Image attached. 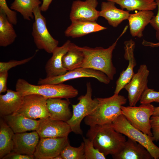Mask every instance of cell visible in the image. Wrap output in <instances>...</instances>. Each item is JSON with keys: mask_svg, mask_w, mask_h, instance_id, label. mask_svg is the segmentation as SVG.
<instances>
[{"mask_svg": "<svg viewBox=\"0 0 159 159\" xmlns=\"http://www.w3.org/2000/svg\"><path fill=\"white\" fill-rule=\"evenodd\" d=\"M147 45L148 46H150L151 47H159V42L155 43L148 42V43Z\"/></svg>", "mask_w": 159, "mask_h": 159, "instance_id": "41", "label": "cell"}, {"mask_svg": "<svg viewBox=\"0 0 159 159\" xmlns=\"http://www.w3.org/2000/svg\"><path fill=\"white\" fill-rule=\"evenodd\" d=\"M53 159H63V158L60 154L56 156Z\"/></svg>", "mask_w": 159, "mask_h": 159, "instance_id": "42", "label": "cell"}, {"mask_svg": "<svg viewBox=\"0 0 159 159\" xmlns=\"http://www.w3.org/2000/svg\"><path fill=\"white\" fill-rule=\"evenodd\" d=\"M8 76V71L0 72V94L6 91L7 82Z\"/></svg>", "mask_w": 159, "mask_h": 159, "instance_id": "37", "label": "cell"}, {"mask_svg": "<svg viewBox=\"0 0 159 159\" xmlns=\"http://www.w3.org/2000/svg\"><path fill=\"white\" fill-rule=\"evenodd\" d=\"M47 99L38 94H32L24 96L23 103L15 113L29 118L36 119L49 117L47 104Z\"/></svg>", "mask_w": 159, "mask_h": 159, "instance_id": "10", "label": "cell"}, {"mask_svg": "<svg viewBox=\"0 0 159 159\" xmlns=\"http://www.w3.org/2000/svg\"><path fill=\"white\" fill-rule=\"evenodd\" d=\"M37 51H36L33 56L21 60H12L6 62H0V72L4 71H8L10 69L13 67L26 64L28 62L34 58L37 53Z\"/></svg>", "mask_w": 159, "mask_h": 159, "instance_id": "33", "label": "cell"}, {"mask_svg": "<svg viewBox=\"0 0 159 159\" xmlns=\"http://www.w3.org/2000/svg\"><path fill=\"white\" fill-rule=\"evenodd\" d=\"M127 28L126 26L116 41L107 48L101 47L92 48L87 46H78L84 55L81 67L101 71L104 73L110 80H113L116 73V69L112 62V52L119 39L125 32Z\"/></svg>", "mask_w": 159, "mask_h": 159, "instance_id": "2", "label": "cell"}, {"mask_svg": "<svg viewBox=\"0 0 159 159\" xmlns=\"http://www.w3.org/2000/svg\"><path fill=\"white\" fill-rule=\"evenodd\" d=\"M84 58L82 52L78 46L72 43L69 49L63 56L62 66L67 71L81 67Z\"/></svg>", "mask_w": 159, "mask_h": 159, "instance_id": "25", "label": "cell"}, {"mask_svg": "<svg viewBox=\"0 0 159 159\" xmlns=\"http://www.w3.org/2000/svg\"><path fill=\"white\" fill-rule=\"evenodd\" d=\"M86 92L85 95L78 98V102L72 105V115L67 122L72 132L76 134L82 135L83 131L80 127L81 122L84 118L91 113L96 108L98 101L97 98H92V89L90 82L86 84Z\"/></svg>", "mask_w": 159, "mask_h": 159, "instance_id": "6", "label": "cell"}, {"mask_svg": "<svg viewBox=\"0 0 159 159\" xmlns=\"http://www.w3.org/2000/svg\"><path fill=\"white\" fill-rule=\"evenodd\" d=\"M47 104L50 119L67 122L71 118L72 112L69 107V99L49 98L47 100Z\"/></svg>", "mask_w": 159, "mask_h": 159, "instance_id": "19", "label": "cell"}, {"mask_svg": "<svg viewBox=\"0 0 159 159\" xmlns=\"http://www.w3.org/2000/svg\"><path fill=\"white\" fill-rule=\"evenodd\" d=\"M40 137L35 130L31 132H26L14 133L13 137V152L21 154L34 155L39 142Z\"/></svg>", "mask_w": 159, "mask_h": 159, "instance_id": "16", "label": "cell"}, {"mask_svg": "<svg viewBox=\"0 0 159 159\" xmlns=\"http://www.w3.org/2000/svg\"><path fill=\"white\" fill-rule=\"evenodd\" d=\"M154 15L152 11H140L137 13L130 14L128 20L131 35L133 37H142L145 26L150 23Z\"/></svg>", "mask_w": 159, "mask_h": 159, "instance_id": "24", "label": "cell"}, {"mask_svg": "<svg viewBox=\"0 0 159 159\" xmlns=\"http://www.w3.org/2000/svg\"><path fill=\"white\" fill-rule=\"evenodd\" d=\"M82 77H92L97 79L100 82L108 84L110 80L104 73L94 69L80 67L67 71L63 74L51 77L40 78L38 85L57 84L63 83L69 80Z\"/></svg>", "mask_w": 159, "mask_h": 159, "instance_id": "9", "label": "cell"}, {"mask_svg": "<svg viewBox=\"0 0 159 159\" xmlns=\"http://www.w3.org/2000/svg\"><path fill=\"white\" fill-rule=\"evenodd\" d=\"M150 122L153 140L158 141L159 140V116H152Z\"/></svg>", "mask_w": 159, "mask_h": 159, "instance_id": "34", "label": "cell"}, {"mask_svg": "<svg viewBox=\"0 0 159 159\" xmlns=\"http://www.w3.org/2000/svg\"><path fill=\"white\" fill-rule=\"evenodd\" d=\"M149 71L145 64L141 65L137 72L124 87L128 93L129 106H135L145 91L148 88V77Z\"/></svg>", "mask_w": 159, "mask_h": 159, "instance_id": "11", "label": "cell"}, {"mask_svg": "<svg viewBox=\"0 0 159 159\" xmlns=\"http://www.w3.org/2000/svg\"><path fill=\"white\" fill-rule=\"evenodd\" d=\"M140 102L141 104H148L155 102L159 103V92L148 88L143 94Z\"/></svg>", "mask_w": 159, "mask_h": 159, "instance_id": "32", "label": "cell"}, {"mask_svg": "<svg viewBox=\"0 0 159 159\" xmlns=\"http://www.w3.org/2000/svg\"><path fill=\"white\" fill-rule=\"evenodd\" d=\"M152 116H159V106L154 107L153 112Z\"/></svg>", "mask_w": 159, "mask_h": 159, "instance_id": "40", "label": "cell"}, {"mask_svg": "<svg viewBox=\"0 0 159 159\" xmlns=\"http://www.w3.org/2000/svg\"><path fill=\"white\" fill-rule=\"evenodd\" d=\"M9 8L6 0H0V9L4 11H6L8 10Z\"/></svg>", "mask_w": 159, "mask_h": 159, "instance_id": "39", "label": "cell"}, {"mask_svg": "<svg viewBox=\"0 0 159 159\" xmlns=\"http://www.w3.org/2000/svg\"><path fill=\"white\" fill-rule=\"evenodd\" d=\"M40 138H56L68 137L72 131L67 122L50 119L49 117L39 119L36 130Z\"/></svg>", "mask_w": 159, "mask_h": 159, "instance_id": "13", "label": "cell"}, {"mask_svg": "<svg viewBox=\"0 0 159 159\" xmlns=\"http://www.w3.org/2000/svg\"><path fill=\"white\" fill-rule=\"evenodd\" d=\"M41 4L39 0H14L10 8L20 13L24 19L29 21L34 18V9Z\"/></svg>", "mask_w": 159, "mask_h": 159, "instance_id": "29", "label": "cell"}, {"mask_svg": "<svg viewBox=\"0 0 159 159\" xmlns=\"http://www.w3.org/2000/svg\"><path fill=\"white\" fill-rule=\"evenodd\" d=\"M15 88L16 90L22 96L36 94L41 95L47 99H69L76 97L78 94V90L71 85L63 83L35 85L21 78L17 80Z\"/></svg>", "mask_w": 159, "mask_h": 159, "instance_id": "4", "label": "cell"}, {"mask_svg": "<svg viewBox=\"0 0 159 159\" xmlns=\"http://www.w3.org/2000/svg\"><path fill=\"white\" fill-rule=\"evenodd\" d=\"M97 0H77L73 2L69 14L71 21L81 20L96 21L100 16V11L96 8Z\"/></svg>", "mask_w": 159, "mask_h": 159, "instance_id": "14", "label": "cell"}, {"mask_svg": "<svg viewBox=\"0 0 159 159\" xmlns=\"http://www.w3.org/2000/svg\"><path fill=\"white\" fill-rule=\"evenodd\" d=\"M40 6L36 7L33 11L34 21L33 23L32 35L34 43L39 49L44 50L52 53L58 46L59 41L53 38L47 26L46 20L41 13Z\"/></svg>", "mask_w": 159, "mask_h": 159, "instance_id": "8", "label": "cell"}, {"mask_svg": "<svg viewBox=\"0 0 159 159\" xmlns=\"http://www.w3.org/2000/svg\"><path fill=\"white\" fill-rule=\"evenodd\" d=\"M115 159H151V155L143 145L128 138L121 150L112 156Z\"/></svg>", "mask_w": 159, "mask_h": 159, "instance_id": "18", "label": "cell"}, {"mask_svg": "<svg viewBox=\"0 0 159 159\" xmlns=\"http://www.w3.org/2000/svg\"><path fill=\"white\" fill-rule=\"evenodd\" d=\"M158 10L156 16L154 15L151 19L150 24L156 30V37L159 42V0H155Z\"/></svg>", "mask_w": 159, "mask_h": 159, "instance_id": "35", "label": "cell"}, {"mask_svg": "<svg viewBox=\"0 0 159 159\" xmlns=\"http://www.w3.org/2000/svg\"><path fill=\"white\" fill-rule=\"evenodd\" d=\"M71 24L64 32L67 37L75 38L82 37L89 34L106 29L96 21L81 20L71 21Z\"/></svg>", "mask_w": 159, "mask_h": 159, "instance_id": "20", "label": "cell"}, {"mask_svg": "<svg viewBox=\"0 0 159 159\" xmlns=\"http://www.w3.org/2000/svg\"><path fill=\"white\" fill-rule=\"evenodd\" d=\"M115 3L112 1L102 2L100 16L104 18L108 24L114 27H117L123 21L128 20L129 11L117 8Z\"/></svg>", "mask_w": 159, "mask_h": 159, "instance_id": "21", "label": "cell"}, {"mask_svg": "<svg viewBox=\"0 0 159 159\" xmlns=\"http://www.w3.org/2000/svg\"><path fill=\"white\" fill-rule=\"evenodd\" d=\"M117 132L130 138L144 146L154 159H159V147L153 143V137L150 136L133 126L122 114L112 123Z\"/></svg>", "mask_w": 159, "mask_h": 159, "instance_id": "5", "label": "cell"}, {"mask_svg": "<svg viewBox=\"0 0 159 159\" xmlns=\"http://www.w3.org/2000/svg\"><path fill=\"white\" fill-rule=\"evenodd\" d=\"M154 107L150 104H141L138 107L123 105L121 107L122 113L133 126L153 137L150 118Z\"/></svg>", "mask_w": 159, "mask_h": 159, "instance_id": "7", "label": "cell"}, {"mask_svg": "<svg viewBox=\"0 0 159 159\" xmlns=\"http://www.w3.org/2000/svg\"><path fill=\"white\" fill-rule=\"evenodd\" d=\"M68 137L40 138L34 155L36 159H53L69 143Z\"/></svg>", "mask_w": 159, "mask_h": 159, "instance_id": "12", "label": "cell"}, {"mask_svg": "<svg viewBox=\"0 0 159 159\" xmlns=\"http://www.w3.org/2000/svg\"><path fill=\"white\" fill-rule=\"evenodd\" d=\"M63 159H85L84 143L82 142L78 147H74L68 143L62 151Z\"/></svg>", "mask_w": 159, "mask_h": 159, "instance_id": "30", "label": "cell"}, {"mask_svg": "<svg viewBox=\"0 0 159 159\" xmlns=\"http://www.w3.org/2000/svg\"><path fill=\"white\" fill-rule=\"evenodd\" d=\"M114 2L123 9L129 11L134 10L153 11L157 5L155 0H106Z\"/></svg>", "mask_w": 159, "mask_h": 159, "instance_id": "28", "label": "cell"}, {"mask_svg": "<svg viewBox=\"0 0 159 159\" xmlns=\"http://www.w3.org/2000/svg\"><path fill=\"white\" fill-rule=\"evenodd\" d=\"M42 0V1L43 0Z\"/></svg>", "mask_w": 159, "mask_h": 159, "instance_id": "43", "label": "cell"}, {"mask_svg": "<svg viewBox=\"0 0 159 159\" xmlns=\"http://www.w3.org/2000/svg\"><path fill=\"white\" fill-rule=\"evenodd\" d=\"M24 96L17 91L8 89L0 95V115L1 117L16 113L21 105Z\"/></svg>", "mask_w": 159, "mask_h": 159, "instance_id": "22", "label": "cell"}, {"mask_svg": "<svg viewBox=\"0 0 159 159\" xmlns=\"http://www.w3.org/2000/svg\"><path fill=\"white\" fill-rule=\"evenodd\" d=\"M52 0H43L40 6L42 11H46L48 9L49 5Z\"/></svg>", "mask_w": 159, "mask_h": 159, "instance_id": "38", "label": "cell"}, {"mask_svg": "<svg viewBox=\"0 0 159 159\" xmlns=\"http://www.w3.org/2000/svg\"><path fill=\"white\" fill-rule=\"evenodd\" d=\"M86 136L94 147L106 156L118 153L126 141L124 135L116 131L110 124L90 126Z\"/></svg>", "mask_w": 159, "mask_h": 159, "instance_id": "1", "label": "cell"}, {"mask_svg": "<svg viewBox=\"0 0 159 159\" xmlns=\"http://www.w3.org/2000/svg\"><path fill=\"white\" fill-rule=\"evenodd\" d=\"M71 43L70 41L68 40L62 46H57L53 50L52 57L45 66L46 77L60 75L67 72L62 66V59L63 55L69 49Z\"/></svg>", "mask_w": 159, "mask_h": 159, "instance_id": "17", "label": "cell"}, {"mask_svg": "<svg viewBox=\"0 0 159 159\" xmlns=\"http://www.w3.org/2000/svg\"><path fill=\"white\" fill-rule=\"evenodd\" d=\"M124 49L125 59L128 61L126 69L123 70L117 80L114 94L118 95L121 90L130 81L135 74L134 68L137 63L134 56V50L135 47V42L132 39L124 42Z\"/></svg>", "mask_w": 159, "mask_h": 159, "instance_id": "15", "label": "cell"}, {"mask_svg": "<svg viewBox=\"0 0 159 159\" xmlns=\"http://www.w3.org/2000/svg\"><path fill=\"white\" fill-rule=\"evenodd\" d=\"M98 104L95 109L84 118L87 125L110 124L122 114L121 107L127 102L124 96L114 94L107 98H97Z\"/></svg>", "mask_w": 159, "mask_h": 159, "instance_id": "3", "label": "cell"}, {"mask_svg": "<svg viewBox=\"0 0 159 159\" xmlns=\"http://www.w3.org/2000/svg\"><path fill=\"white\" fill-rule=\"evenodd\" d=\"M2 117L14 133L35 131L39 122V120L29 118L17 113Z\"/></svg>", "mask_w": 159, "mask_h": 159, "instance_id": "23", "label": "cell"}, {"mask_svg": "<svg viewBox=\"0 0 159 159\" xmlns=\"http://www.w3.org/2000/svg\"><path fill=\"white\" fill-rule=\"evenodd\" d=\"M13 24L5 13L0 9V46L7 47L13 43L17 37Z\"/></svg>", "mask_w": 159, "mask_h": 159, "instance_id": "27", "label": "cell"}, {"mask_svg": "<svg viewBox=\"0 0 159 159\" xmlns=\"http://www.w3.org/2000/svg\"><path fill=\"white\" fill-rule=\"evenodd\" d=\"M85 159H105L106 156L94 146L92 141L83 137Z\"/></svg>", "mask_w": 159, "mask_h": 159, "instance_id": "31", "label": "cell"}, {"mask_svg": "<svg viewBox=\"0 0 159 159\" xmlns=\"http://www.w3.org/2000/svg\"><path fill=\"white\" fill-rule=\"evenodd\" d=\"M34 155H24L14 152H11L4 156L2 159H34Z\"/></svg>", "mask_w": 159, "mask_h": 159, "instance_id": "36", "label": "cell"}, {"mask_svg": "<svg viewBox=\"0 0 159 159\" xmlns=\"http://www.w3.org/2000/svg\"><path fill=\"white\" fill-rule=\"evenodd\" d=\"M14 132L4 119H0V159L12 150Z\"/></svg>", "mask_w": 159, "mask_h": 159, "instance_id": "26", "label": "cell"}]
</instances>
